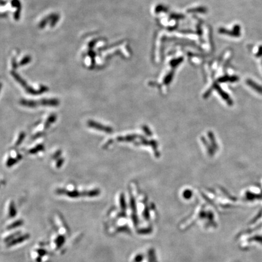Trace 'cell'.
Listing matches in <instances>:
<instances>
[{
    "instance_id": "1",
    "label": "cell",
    "mask_w": 262,
    "mask_h": 262,
    "mask_svg": "<svg viewBox=\"0 0 262 262\" xmlns=\"http://www.w3.org/2000/svg\"><path fill=\"white\" fill-rule=\"evenodd\" d=\"M20 103L23 106L30 108H35L38 106H56L59 104V101L57 99H43L37 101L22 100Z\"/></svg>"
},
{
    "instance_id": "2",
    "label": "cell",
    "mask_w": 262,
    "mask_h": 262,
    "mask_svg": "<svg viewBox=\"0 0 262 262\" xmlns=\"http://www.w3.org/2000/svg\"><path fill=\"white\" fill-rule=\"evenodd\" d=\"M12 75H13V76L14 77V78H15L16 79V80L18 82H19V83L22 86V87H24V88L25 89V91H26V92H27L28 93H29V94H34V95H37V94H41V93H43V92H45V91H47L48 90V89L47 88H46V87H41V89L40 90H38V91H36V90H34V89H32V88H31V87H29L28 85H27V84H26V83L22 79V78L17 74V73H16V72H12Z\"/></svg>"
},
{
    "instance_id": "3",
    "label": "cell",
    "mask_w": 262,
    "mask_h": 262,
    "mask_svg": "<svg viewBox=\"0 0 262 262\" xmlns=\"http://www.w3.org/2000/svg\"><path fill=\"white\" fill-rule=\"evenodd\" d=\"M88 125L89 126V127L94 128L95 129H97L101 131H103V132H104L106 133H112V128L109 127V126H106L103 125L99 123H97L94 121H92L90 120L88 122Z\"/></svg>"
},
{
    "instance_id": "4",
    "label": "cell",
    "mask_w": 262,
    "mask_h": 262,
    "mask_svg": "<svg viewBox=\"0 0 262 262\" xmlns=\"http://www.w3.org/2000/svg\"><path fill=\"white\" fill-rule=\"evenodd\" d=\"M55 118H56L55 115H52V116H50V117H49V118H48V120H47V122H46V127H48V126L50 125V124L51 123L54 122Z\"/></svg>"
},
{
    "instance_id": "5",
    "label": "cell",
    "mask_w": 262,
    "mask_h": 262,
    "mask_svg": "<svg viewBox=\"0 0 262 262\" xmlns=\"http://www.w3.org/2000/svg\"><path fill=\"white\" fill-rule=\"evenodd\" d=\"M43 149V146L42 145H38L36 147L30 150L29 152L31 153H35L37 152L38 151H40V150H42Z\"/></svg>"
},
{
    "instance_id": "6",
    "label": "cell",
    "mask_w": 262,
    "mask_h": 262,
    "mask_svg": "<svg viewBox=\"0 0 262 262\" xmlns=\"http://www.w3.org/2000/svg\"><path fill=\"white\" fill-rule=\"evenodd\" d=\"M25 135L23 134V133H22L21 134V135H20V137H21V138L18 140V142H17V143H16V145L17 144H20L21 143V141H22V139L24 138V137H25L24 136Z\"/></svg>"
}]
</instances>
